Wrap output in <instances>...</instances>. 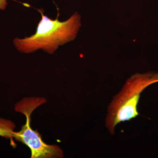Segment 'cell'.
Wrapping results in <instances>:
<instances>
[{
  "label": "cell",
  "instance_id": "obj_1",
  "mask_svg": "<svg viewBox=\"0 0 158 158\" xmlns=\"http://www.w3.org/2000/svg\"><path fill=\"white\" fill-rule=\"evenodd\" d=\"M41 18L35 34L23 38L15 37L13 43L19 52L31 54L40 50L53 55L61 46L75 39L81 26V16L77 12L67 20L52 19L40 11Z\"/></svg>",
  "mask_w": 158,
  "mask_h": 158
},
{
  "label": "cell",
  "instance_id": "obj_2",
  "mask_svg": "<svg viewBox=\"0 0 158 158\" xmlns=\"http://www.w3.org/2000/svg\"><path fill=\"white\" fill-rule=\"evenodd\" d=\"M158 82V72L137 73L127 80L108 107L106 126L114 135L117 125L129 121L139 115L138 105L141 94L147 87Z\"/></svg>",
  "mask_w": 158,
  "mask_h": 158
},
{
  "label": "cell",
  "instance_id": "obj_3",
  "mask_svg": "<svg viewBox=\"0 0 158 158\" xmlns=\"http://www.w3.org/2000/svg\"><path fill=\"white\" fill-rule=\"evenodd\" d=\"M46 101L44 98H25L16 104L15 111L25 115L26 123L19 131L13 132V138L30 148L31 158H63V151L59 146L46 144L43 141L41 135L31 127V114Z\"/></svg>",
  "mask_w": 158,
  "mask_h": 158
},
{
  "label": "cell",
  "instance_id": "obj_4",
  "mask_svg": "<svg viewBox=\"0 0 158 158\" xmlns=\"http://www.w3.org/2000/svg\"><path fill=\"white\" fill-rule=\"evenodd\" d=\"M15 127V124L11 120L0 118V136L9 139L11 146L14 148L16 146L13 137Z\"/></svg>",
  "mask_w": 158,
  "mask_h": 158
},
{
  "label": "cell",
  "instance_id": "obj_5",
  "mask_svg": "<svg viewBox=\"0 0 158 158\" xmlns=\"http://www.w3.org/2000/svg\"><path fill=\"white\" fill-rule=\"evenodd\" d=\"M8 0H0V10H5L8 6Z\"/></svg>",
  "mask_w": 158,
  "mask_h": 158
}]
</instances>
